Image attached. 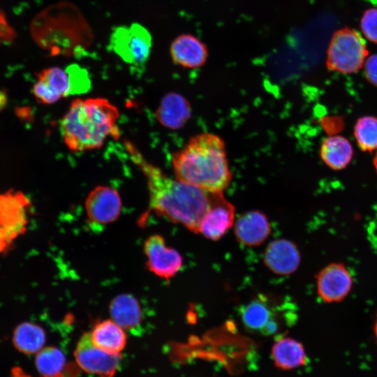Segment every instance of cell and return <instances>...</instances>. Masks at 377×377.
<instances>
[{
  "mask_svg": "<svg viewBox=\"0 0 377 377\" xmlns=\"http://www.w3.org/2000/svg\"><path fill=\"white\" fill-rule=\"evenodd\" d=\"M124 146L147 179L150 210L198 233L201 220L209 207L212 192L168 177L149 162L130 141L125 140Z\"/></svg>",
  "mask_w": 377,
  "mask_h": 377,
  "instance_id": "obj_1",
  "label": "cell"
},
{
  "mask_svg": "<svg viewBox=\"0 0 377 377\" xmlns=\"http://www.w3.org/2000/svg\"><path fill=\"white\" fill-rule=\"evenodd\" d=\"M172 164L177 179L205 191L223 192L232 181L225 142L214 133L192 137L172 154Z\"/></svg>",
  "mask_w": 377,
  "mask_h": 377,
  "instance_id": "obj_2",
  "label": "cell"
},
{
  "mask_svg": "<svg viewBox=\"0 0 377 377\" xmlns=\"http://www.w3.org/2000/svg\"><path fill=\"white\" fill-rule=\"evenodd\" d=\"M119 118L117 107L105 98H76L61 119V135L72 151L98 149L108 139L119 138Z\"/></svg>",
  "mask_w": 377,
  "mask_h": 377,
  "instance_id": "obj_3",
  "label": "cell"
},
{
  "mask_svg": "<svg viewBox=\"0 0 377 377\" xmlns=\"http://www.w3.org/2000/svg\"><path fill=\"white\" fill-rule=\"evenodd\" d=\"M244 327L250 332L272 335L297 318L296 306L288 297L259 295L240 307Z\"/></svg>",
  "mask_w": 377,
  "mask_h": 377,
  "instance_id": "obj_4",
  "label": "cell"
},
{
  "mask_svg": "<svg viewBox=\"0 0 377 377\" xmlns=\"http://www.w3.org/2000/svg\"><path fill=\"white\" fill-rule=\"evenodd\" d=\"M152 45L148 29L138 22L114 27L108 49L131 67L142 68L148 61Z\"/></svg>",
  "mask_w": 377,
  "mask_h": 377,
  "instance_id": "obj_5",
  "label": "cell"
},
{
  "mask_svg": "<svg viewBox=\"0 0 377 377\" xmlns=\"http://www.w3.org/2000/svg\"><path fill=\"white\" fill-rule=\"evenodd\" d=\"M368 55L366 43L356 30L343 28L336 31L327 50V65L330 70L353 73L362 67Z\"/></svg>",
  "mask_w": 377,
  "mask_h": 377,
  "instance_id": "obj_6",
  "label": "cell"
},
{
  "mask_svg": "<svg viewBox=\"0 0 377 377\" xmlns=\"http://www.w3.org/2000/svg\"><path fill=\"white\" fill-rule=\"evenodd\" d=\"M74 355L80 369L100 377H114L121 357L120 354L109 353L96 346L90 332H85L80 337Z\"/></svg>",
  "mask_w": 377,
  "mask_h": 377,
  "instance_id": "obj_7",
  "label": "cell"
},
{
  "mask_svg": "<svg viewBox=\"0 0 377 377\" xmlns=\"http://www.w3.org/2000/svg\"><path fill=\"white\" fill-rule=\"evenodd\" d=\"M30 207L29 199L20 191L0 193V228L13 242L25 232Z\"/></svg>",
  "mask_w": 377,
  "mask_h": 377,
  "instance_id": "obj_8",
  "label": "cell"
},
{
  "mask_svg": "<svg viewBox=\"0 0 377 377\" xmlns=\"http://www.w3.org/2000/svg\"><path fill=\"white\" fill-rule=\"evenodd\" d=\"M146 265L150 272L158 276L170 279L181 269L182 258L175 249L167 246L159 235L149 237L144 243Z\"/></svg>",
  "mask_w": 377,
  "mask_h": 377,
  "instance_id": "obj_9",
  "label": "cell"
},
{
  "mask_svg": "<svg viewBox=\"0 0 377 377\" xmlns=\"http://www.w3.org/2000/svg\"><path fill=\"white\" fill-rule=\"evenodd\" d=\"M85 210L89 220L106 225L116 221L121 211V200L117 191L108 186H97L87 195Z\"/></svg>",
  "mask_w": 377,
  "mask_h": 377,
  "instance_id": "obj_10",
  "label": "cell"
},
{
  "mask_svg": "<svg viewBox=\"0 0 377 377\" xmlns=\"http://www.w3.org/2000/svg\"><path fill=\"white\" fill-rule=\"evenodd\" d=\"M353 284L350 272L340 263L329 264L319 272L316 277L318 295L327 303L342 301L349 294Z\"/></svg>",
  "mask_w": 377,
  "mask_h": 377,
  "instance_id": "obj_11",
  "label": "cell"
},
{
  "mask_svg": "<svg viewBox=\"0 0 377 377\" xmlns=\"http://www.w3.org/2000/svg\"><path fill=\"white\" fill-rule=\"evenodd\" d=\"M235 207L223 192H212L209 207L202 217L198 233L211 240H218L232 226Z\"/></svg>",
  "mask_w": 377,
  "mask_h": 377,
  "instance_id": "obj_12",
  "label": "cell"
},
{
  "mask_svg": "<svg viewBox=\"0 0 377 377\" xmlns=\"http://www.w3.org/2000/svg\"><path fill=\"white\" fill-rule=\"evenodd\" d=\"M172 61L186 68H197L204 65L208 57L205 44L190 34H182L171 43L170 48Z\"/></svg>",
  "mask_w": 377,
  "mask_h": 377,
  "instance_id": "obj_13",
  "label": "cell"
},
{
  "mask_svg": "<svg viewBox=\"0 0 377 377\" xmlns=\"http://www.w3.org/2000/svg\"><path fill=\"white\" fill-rule=\"evenodd\" d=\"M264 261L272 272L288 275L297 269L300 263V253L293 242L286 239H276L266 248Z\"/></svg>",
  "mask_w": 377,
  "mask_h": 377,
  "instance_id": "obj_14",
  "label": "cell"
},
{
  "mask_svg": "<svg viewBox=\"0 0 377 377\" xmlns=\"http://www.w3.org/2000/svg\"><path fill=\"white\" fill-rule=\"evenodd\" d=\"M234 231L239 242L244 246H254L261 244L268 237L271 227L264 214L251 211L238 217Z\"/></svg>",
  "mask_w": 377,
  "mask_h": 377,
  "instance_id": "obj_15",
  "label": "cell"
},
{
  "mask_svg": "<svg viewBox=\"0 0 377 377\" xmlns=\"http://www.w3.org/2000/svg\"><path fill=\"white\" fill-rule=\"evenodd\" d=\"M156 115L159 123L165 128L178 129L182 128L190 117V105L182 95L170 93L162 98Z\"/></svg>",
  "mask_w": 377,
  "mask_h": 377,
  "instance_id": "obj_16",
  "label": "cell"
},
{
  "mask_svg": "<svg viewBox=\"0 0 377 377\" xmlns=\"http://www.w3.org/2000/svg\"><path fill=\"white\" fill-rule=\"evenodd\" d=\"M36 366L42 377H77L78 374L75 364L68 362L64 354L54 346L37 353Z\"/></svg>",
  "mask_w": 377,
  "mask_h": 377,
  "instance_id": "obj_17",
  "label": "cell"
},
{
  "mask_svg": "<svg viewBox=\"0 0 377 377\" xmlns=\"http://www.w3.org/2000/svg\"><path fill=\"white\" fill-rule=\"evenodd\" d=\"M112 320L124 330L135 332L139 330L142 320V313L137 299L128 294L115 297L110 304Z\"/></svg>",
  "mask_w": 377,
  "mask_h": 377,
  "instance_id": "obj_18",
  "label": "cell"
},
{
  "mask_svg": "<svg viewBox=\"0 0 377 377\" xmlns=\"http://www.w3.org/2000/svg\"><path fill=\"white\" fill-rule=\"evenodd\" d=\"M90 334L94 344L109 353L120 354L126 344L124 329L113 320L96 323Z\"/></svg>",
  "mask_w": 377,
  "mask_h": 377,
  "instance_id": "obj_19",
  "label": "cell"
},
{
  "mask_svg": "<svg viewBox=\"0 0 377 377\" xmlns=\"http://www.w3.org/2000/svg\"><path fill=\"white\" fill-rule=\"evenodd\" d=\"M353 155L349 141L341 135L325 138L320 147V156L325 163L334 170L346 168Z\"/></svg>",
  "mask_w": 377,
  "mask_h": 377,
  "instance_id": "obj_20",
  "label": "cell"
},
{
  "mask_svg": "<svg viewBox=\"0 0 377 377\" xmlns=\"http://www.w3.org/2000/svg\"><path fill=\"white\" fill-rule=\"evenodd\" d=\"M272 355L277 367L291 369L302 366L306 360L304 346L291 338H281L274 344Z\"/></svg>",
  "mask_w": 377,
  "mask_h": 377,
  "instance_id": "obj_21",
  "label": "cell"
},
{
  "mask_svg": "<svg viewBox=\"0 0 377 377\" xmlns=\"http://www.w3.org/2000/svg\"><path fill=\"white\" fill-rule=\"evenodd\" d=\"M41 81L59 100L75 94V86L71 66L65 68L52 66L43 69L37 74Z\"/></svg>",
  "mask_w": 377,
  "mask_h": 377,
  "instance_id": "obj_22",
  "label": "cell"
},
{
  "mask_svg": "<svg viewBox=\"0 0 377 377\" xmlns=\"http://www.w3.org/2000/svg\"><path fill=\"white\" fill-rule=\"evenodd\" d=\"M44 330L33 323L24 322L16 327L13 335L15 348L24 354L38 353L45 343Z\"/></svg>",
  "mask_w": 377,
  "mask_h": 377,
  "instance_id": "obj_23",
  "label": "cell"
},
{
  "mask_svg": "<svg viewBox=\"0 0 377 377\" xmlns=\"http://www.w3.org/2000/svg\"><path fill=\"white\" fill-rule=\"evenodd\" d=\"M354 135L362 150L377 149V118L371 116L360 118L355 126Z\"/></svg>",
  "mask_w": 377,
  "mask_h": 377,
  "instance_id": "obj_24",
  "label": "cell"
},
{
  "mask_svg": "<svg viewBox=\"0 0 377 377\" xmlns=\"http://www.w3.org/2000/svg\"><path fill=\"white\" fill-rule=\"evenodd\" d=\"M361 29L367 39L377 43V8L364 12L361 20Z\"/></svg>",
  "mask_w": 377,
  "mask_h": 377,
  "instance_id": "obj_25",
  "label": "cell"
},
{
  "mask_svg": "<svg viewBox=\"0 0 377 377\" xmlns=\"http://www.w3.org/2000/svg\"><path fill=\"white\" fill-rule=\"evenodd\" d=\"M32 92L36 101L43 104H53L59 100L41 81L38 80H37L34 84Z\"/></svg>",
  "mask_w": 377,
  "mask_h": 377,
  "instance_id": "obj_26",
  "label": "cell"
},
{
  "mask_svg": "<svg viewBox=\"0 0 377 377\" xmlns=\"http://www.w3.org/2000/svg\"><path fill=\"white\" fill-rule=\"evenodd\" d=\"M366 78L377 87V54L370 56L364 64Z\"/></svg>",
  "mask_w": 377,
  "mask_h": 377,
  "instance_id": "obj_27",
  "label": "cell"
},
{
  "mask_svg": "<svg viewBox=\"0 0 377 377\" xmlns=\"http://www.w3.org/2000/svg\"><path fill=\"white\" fill-rule=\"evenodd\" d=\"M12 29L8 26L7 22L3 16H0V38L8 40L13 36Z\"/></svg>",
  "mask_w": 377,
  "mask_h": 377,
  "instance_id": "obj_28",
  "label": "cell"
},
{
  "mask_svg": "<svg viewBox=\"0 0 377 377\" xmlns=\"http://www.w3.org/2000/svg\"><path fill=\"white\" fill-rule=\"evenodd\" d=\"M12 242L8 235L0 228V254L5 251Z\"/></svg>",
  "mask_w": 377,
  "mask_h": 377,
  "instance_id": "obj_29",
  "label": "cell"
},
{
  "mask_svg": "<svg viewBox=\"0 0 377 377\" xmlns=\"http://www.w3.org/2000/svg\"><path fill=\"white\" fill-rule=\"evenodd\" d=\"M9 377H33L27 374L21 367H15L10 371Z\"/></svg>",
  "mask_w": 377,
  "mask_h": 377,
  "instance_id": "obj_30",
  "label": "cell"
},
{
  "mask_svg": "<svg viewBox=\"0 0 377 377\" xmlns=\"http://www.w3.org/2000/svg\"><path fill=\"white\" fill-rule=\"evenodd\" d=\"M8 98L6 91L0 89V112L2 111L7 105Z\"/></svg>",
  "mask_w": 377,
  "mask_h": 377,
  "instance_id": "obj_31",
  "label": "cell"
},
{
  "mask_svg": "<svg viewBox=\"0 0 377 377\" xmlns=\"http://www.w3.org/2000/svg\"><path fill=\"white\" fill-rule=\"evenodd\" d=\"M374 332H375V334H376V338H377V317H376V323H375V326H374Z\"/></svg>",
  "mask_w": 377,
  "mask_h": 377,
  "instance_id": "obj_32",
  "label": "cell"
},
{
  "mask_svg": "<svg viewBox=\"0 0 377 377\" xmlns=\"http://www.w3.org/2000/svg\"><path fill=\"white\" fill-rule=\"evenodd\" d=\"M374 163H375V166H376V168L377 169V154H376V158L374 160Z\"/></svg>",
  "mask_w": 377,
  "mask_h": 377,
  "instance_id": "obj_33",
  "label": "cell"
}]
</instances>
